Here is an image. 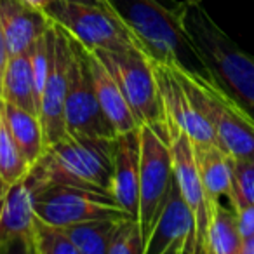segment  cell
Here are the masks:
<instances>
[{"label": "cell", "mask_w": 254, "mask_h": 254, "mask_svg": "<svg viewBox=\"0 0 254 254\" xmlns=\"http://www.w3.org/2000/svg\"><path fill=\"white\" fill-rule=\"evenodd\" d=\"M115 138L66 134L61 141L47 145L30 167L26 181L33 197L54 185L87 188L112 193Z\"/></svg>", "instance_id": "1"}, {"label": "cell", "mask_w": 254, "mask_h": 254, "mask_svg": "<svg viewBox=\"0 0 254 254\" xmlns=\"http://www.w3.org/2000/svg\"><path fill=\"white\" fill-rule=\"evenodd\" d=\"M183 23L204 73L254 112V56L240 49L219 28L202 2L185 4Z\"/></svg>", "instance_id": "2"}, {"label": "cell", "mask_w": 254, "mask_h": 254, "mask_svg": "<svg viewBox=\"0 0 254 254\" xmlns=\"http://www.w3.org/2000/svg\"><path fill=\"white\" fill-rule=\"evenodd\" d=\"M108 7L134 33L152 60L202 71L187 35L183 12L187 2L166 0H106Z\"/></svg>", "instance_id": "3"}, {"label": "cell", "mask_w": 254, "mask_h": 254, "mask_svg": "<svg viewBox=\"0 0 254 254\" xmlns=\"http://www.w3.org/2000/svg\"><path fill=\"white\" fill-rule=\"evenodd\" d=\"M197 110L211 124L223 148L233 159L254 162V117L244 105L202 71L171 64Z\"/></svg>", "instance_id": "4"}, {"label": "cell", "mask_w": 254, "mask_h": 254, "mask_svg": "<svg viewBox=\"0 0 254 254\" xmlns=\"http://www.w3.org/2000/svg\"><path fill=\"white\" fill-rule=\"evenodd\" d=\"M53 23L66 30L87 51H143V46L119 16L108 7L56 0L46 11Z\"/></svg>", "instance_id": "5"}, {"label": "cell", "mask_w": 254, "mask_h": 254, "mask_svg": "<svg viewBox=\"0 0 254 254\" xmlns=\"http://www.w3.org/2000/svg\"><path fill=\"white\" fill-rule=\"evenodd\" d=\"M139 148L138 225L146 242L174 181L171 138L166 126H139Z\"/></svg>", "instance_id": "6"}, {"label": "cell", "mask_w": 254, "mask_h": 254, "mask_svg": "<svg viewBox=\"0 0 254 254\" xmlns=\"http://www.w3.org/2000/svg\"><path fill=\"white\" fill-rule=\"evenodd\" d=\"M33 211L37 219L56 228L99 219H134L120 207L112 193L64 185L39 191L33 197Z\"/></svg>", "instance_id": "7"}, {"label": "cell", "mask_w": 254, "mask_h": 254, "mask_svg": "<svg viewBox=\"0 0 254 254\" xmlns=\"http://www.w3.org/2000/svg\"><path fill=\"white\" fill-rule=\"evenodd\" d=\"M91 53L98 56V60L115 78L139 126L164 124L157 78L148 54L143 51H124V53L91 51Z\"/></svg>", "instance_id": "8"}, {"label": "cell", "mask_w": 254, "mask_h": 254, "mask_svg": "<svg viewBox=\"0 0 254 254\" xmlns=\"http://www.w3.org/2000/svg\"><path fill=\"white\" fill-rule=\"evenodd\" d=\"M71 37V35H70ZM71 63L68 73V92L64 103V122L68 134L117 138L113 127L106 120L92 84L87 51L71 37Z\"/></svg>", "instance_id": "9"}, {"label": "cell", "mask_w": 254, "mask_h": 254, "mask_svg": "<svg viewBox=\"0 0 254 254\" xmlns=\"http://www.w3.org/2000/svg\"><path fill=\"white\" fill-rule=\"evenodd\" d=\"M152 66L162 105L164 126L169 136L174 132H183L193 145H218L211 124L193 105L173 66L157 60H152Z\"/></svg>", "instance_id": "10"}, {"label": "cell", "mask_w": 254, "mask_h": 254, "mask_svg": "<svg viewBox=\"0 0 254 254\" xmlns=\"http://www.w3.org/2000/svg\"><path fill=\"white\" fill-rule=\"evenodd\" d=\"M53 28L54 39L51 68L39 101V119L42 124L46 146L61 141L68 134L64 122V103H66L71 54H73L70 33L56 23H53Z\"/></svg>", "instance_id": "11"}, {"label": "cell", "mask_w": 254, "mask_h": 254, "mask_svg": "<svg viewBox=\"0 0 254 254\" xmlns=\"http://www.w3.org/2000/svg\"><path fill=\"white\" fill-rule=\"evenodd\" d=\"M171 138L174 181L195 218V254H204L207 230L212 219V205L205 195L200 174L193 155V143L183 132H174Z\"/></svg>", "instance_id": "12"}, {"label": "cell", "mask_w": 254, "mask_h": 254, "mask_svg": "<svg viewBox=\"0 0 254 254\" xmlns=\"http://www.w3.org/2000/svg\"><path fill=\"white\" fill-rule=\"evenodd\" d=\"M178 240H185V253L195 254V218L185 202L176 181L159 212L152 233L146 239L145 254H162Z\"/></svg>", "instance_id": "13"}, {"label": "cell", "mask_w": 254, "mask_h": 254, "mask_svg": "<svg viewBox=\"0 0 254 254\" xmlns=\"http://www.w3.org/2000/svg\"><path fill=\"white\" fill-rule=\"evenodd\" d=\"M139 127L115 138L112 195L138 221L139 212Z\"/></svg>", "instance_id": "14"}, {"label": "cell", "mask_w": 254, "mask_h": 254, "mask_svg": "<svg viewBox=\"0 0 254 254\" xmlns=\"http://www.w3.org/2000/svg\"><path fill=\"white\" fill-rule=\"evenodd\" d=\"M0 23L4 28L9 58L28 53L37 39L53 25L46 12L33 9L25 0H0Z\"/></svg>", "instance_id": "15"}, {"label": "cell", "mask_w": 254, "mask_h": 254, "mask_svg": "<svg viewBox=\"0 0 254 254\" xmlns=\"http://www.w3.org/2000/svg\"><path fill=\"white\" fill-rule=\"evenodd\" d=\"M87 61H89V70H91L92 84H94V91L96 96H98L99 106H101L110 126L113 127L115 134L119 136V134L136 131L139 127V124L136 120L134 113H132L131 106L127 105L126 98H124L115 78L112 77V73L106 70L105 64L91 51H87Z\"/></svg>", "instance_id": "16"}, {"label": "cell", "mask_w": 254, "mask_h": 254, "mask_svg": "<svg viewBox=\"0 0 254 254\" xmlns=\"http://www.w3.org/2000/svg\"><path fill=\"white\" fill-rule=\"evenodd\" d=\"M33 193L25 176L0 197V242L14 237H33Z\"/></svg>", "instance_id": "17"}, {"label": "cell", "mask_w": 254, "mask_h": 254, "mask_svg": "<svg viewBox=\"0 0 254 254\" xmlns=\"http://www.w3.org/2000/svg\"><path fill=\"white\" fill-rule=\"evenodd\" d=\"M193 155L205 195L214 211L221 197L232 193L233 159L218 145H193Z\"/></svg>", "instance_id": "18"}, {"label": "cell", "mask_w": 254, "mask_h": 254, "mask_svg": "<svg viewBox=\"0 0 254 254\" xmlns=\"http://www.w3.org/2000/svg\"><path fill=\"white\" fill-rule=\"evenodd\" d=\"M0 112H2V117L7 124V129L14 143L18 145L19 152L25 157L28 166L32 167L46 148L39 115L19 108V106L9 105L2 99H0Z\"/></svg>", "instance_id": "19"}, {"label": "cell", "mask_w": 254, "mask_h": 254, "mask_svg": "<svg viewBox=\"0 0 254 254\" xmlns=\"http://www.w3.org/2000/svg\"><path fill=\"white\" fill-rule=\"evenodd\" d=\"M0 99L9 105L19 106L23 110L39 115V105H37L35 82L32 73V61L28 53L18 54L9 58L7 68H5L4 80H2V92Z\"/></svg>", "instance_id": "20"}, {"label": "cell", "mask_w": 254, "mask_h": 254, "mask_svg": "<svg viewBox=\"0 0 254 254\" xmlns=\"http://www.w3.org/2000/svg\"><path fill=\"white\" fill-rule=\"evenodd\" d=\"M126 219H99L61 228L80 254H106L115 233Z\"/></svg>", "instance_id": "21"}, {"label": "cell", "mask_w": 254, "mask_h": 254, "mask_svg": "<svg viewBox=\"0 0 254 254\" xmlns=\"http://www.w3.org/2000/svg\"><path fill=\"white\" fill-rule=\"evenodd\" d=\"M242 237L237 228L235 211L219 202L212 212L204 254H240Z\"/></svg>", "instance_id": "22"}, {"label": "cell", "mask_w": 254, "mask_h": 254, "mask_svg": "<svg viewBox=\"0 0 254 254\" xmlns=\"http://www.w3.org/2000/svg\"><path fill=\"white\" fill-rule=\"evenodd\" d=\"M30 166L21 155L18 145L12 139L2 112H0V191L18 183L28 174Z\"/></svg>", "instance_id": "23"}, {"label": "cell", "mask_w": 254, "mask_h": 254, "mask_svg": "<svg viewBox=\"0 0 254 254\" xmlns=\"http://www.w3.org/2000/svg\"><path fill=\"white\" fill-rule=\"evenodd\" d=\"M228 200L233 211L246 205H254V162L233 159L232 193Z\"/></svg>", "instance_id": "24"}, {"label": "cell", "mask_w": 254, "mask_h": 254, "mask_svg": "<svg viewBox=\"0 0 254 254\" xmlns=\"http://www.w3.org/2000/svg\"><path fill=\"white\" fill-rule=\"evenodd\" d=\"M33 244L37 254H80L71 239L56 226H49L37 219L35 216V232H33Z\"/></svg>", "instance_id": "25"}, {"label": "cell", "mask_w": 254, "mask_h": 254, "mask_svg": "<svg viewBox=\"0 0 254 254\" xmlns=\"http://www.w3.org/2000/svg\"><path fill=\"white\" fill-rule=\"evenodd\" d=\"M145 239L136 219H126L115 233L106 254H145Z\"/></svg>", "instance_id": "26"}, {"label": "cell", "mask_w": 254, "mask_h": 254, "mask_svg": "<svg viewBox=\"0 0 254 254\" xmlns=\"http://www.w3.org/2000/svg\"><path fill=\"white\" fill-rule=\"evenodd\" d=\"M0 254H37L33 237H14L0 242Z\"/></svg>", "instance_id": "27"}, {"label": "cell", "mask_w": 254, "mask_h": 254, "mask_svg": "<svg viewBox=\"0 0 254 254\" xmlns=\"http://www.w3.org/2000/svg\"><path fill=\"white\" fill-rule=\"evenodd\" d=\"M237 228L242 237V240L254 235V205H246L235 211Z\"/></svg>", "instance_id": "28"}, {"label": "cell", "mask_w": 254, "mask_h": 254, "mask_svg": "<svg viewBox=\"0 0 254 254\" xmlns=\"http://www.w3.org/2000/svg\"><path fill=\"white\" fill-rule=\"evenodd\" d=\"M9 63V51H7V42H5L4 28H2V23H0V92H2V80H4L5 68Z\"/></svg>", "instance_id": "29"}, {"label": "cell", "mask_w": 254, "mask_h": 254, "mask_svg": "<svg viewBox=\"0 0 254 254\" xmlns=\"http://www.w3.org/2000/svg\"><path fill=\"white\" fill-rule=\"evenodd\" d=\"M26 4L28 5H32L33 9H37V11H42V12H46L47 9L51 7V5L56 2V0H25Z\"/></svg>", "instance_id": "30"}, {"label": "cell", "mask_w": 254, "mask_h": 254, "mask_svg": "<svg viewBox=\"0 0 254 254\" xmlns=\"http://www.w3.org/2000/svg\"><path fill=\"white\" fill-rule=\"evenodd\" d=\"M185 240H178V242H174L173 246H169L166 251H164L162 254H183V249H185Z\"/></svg>", "instance_id": "31"}, {"label": "cell", "mask_w": 254, "mask_h": 254, "mask_svg": "<svg viewBox=\"0 0 254 254\" xmlns=\"http://www.w3.org/2000/svg\"><path fill=\"white\" fill-rule=\"evenodd\" d=\"M240 254H254V235L242 240V251H240Z\"/></svg>", "instance_id": "32"}, {"label": "cell", "mask_w": 254, "mask_h": 254, "mask_svg": "<svg viewBox=\"0 0 254 254\" xmlns=\"http://www.w3.org/2000/svg\"><path fill=\"white\" fill-rule=\"evenodd\" d=\"M70 2H80V4H91V5H101V7H108L106 0H70Z\"/></svg>", "instance_id": "33"}, {"label": "cell", "mask_w": 254, "mask_h": 254, "mask_svg": "<svg viewBox=\"0 0 254 254\" xmlns=\"http://www.w3.org/2000/svg\"><path fill=\"white\" fill-rule=\"evenodd\" d=\"M183 2H202V0H183Z\"/></svg>", "instance_id": "34"}, {"label": "cell", "mask_w": 254, "mask_h": 254, "mask_svg": "<svg viewBox=\"0 0 254 254\" xmlns=\"http://www.w3.org/2000/svg\"><path fill=\"white\" fill-rule=\"evenodd\" d=\"M2 195H4V193H2V191H0V197H2Z\"/></svg>", "instance_id": "35"}, {"label": "cell", "mask_w": 254, "mask_h": 254, "mask_svg": "<svg viewBox=\"0 0 254 254\" xmlns=\"http://www.w3.org/2000/svg\"><path fill=\"white\" fill-rule=\"evenodd\" d=\"M183 254H187V253H183Z\"/></svg>", "instance_id": "36"}]
</instances>
